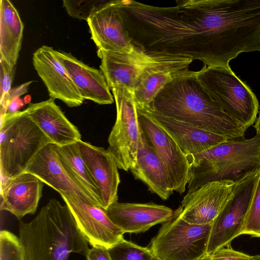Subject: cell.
I'll return each instance as SVG.
<instances>
[{
  "label": "cell",
  "mask_w": 260,
  "mask_h": 260,
  "mask_svg": "<svg viewBox=\"0 0 260 260\" xmlns=\"http://www.w3.org/2000/svg\"><path fill=\"white\" fill-rule=\"evenodd\" d=\"M140 126L151 146L165 165L173 189L181 194L189 179V165L186 155L171 137L145 111L138 109Z\"/></svg>",
  "instance_id": "obj_13"
},
{
  "label": "cell",
  "mask_w": 260,
  "mask_h": 260,
  "mask_svg": "<svg viewBox=\"0 0 260 260\" xmlns=\"http://www.w3.org/2000/svg\"><path fill=\"white\" fill-rule=\"evenodd\" d=\"M54 53L84 100L100 105L113 103V95L101 70L88 66L70 53L55 50Z\"/></svg>",
  "instance_id": "obj_20"
},
{
  "label": "cell",
  "mask_w": 260,
  "mask_h": 260,
  "mask_svg": "<svg viewBox=\"0 0 260 260\" xmlns=\"http://www.w3.org/2000/svg\"><path fill=\"white\" fill-rule=\"evenodd\" d=\"M15 71L16 66H11L0 58V100L11 89Z\"/></svg>",
  "instance_id": "obj_31"
},
{
  "label": "cell",
  "mask_w": 260,
  "mask_h": 260,
  "mask_svg": "<svg viewBox=\"0 0 260 260\" xmlns=\"http://www.w3.org/2000/svg\"><path fill=\"white\" fill-rule=\"evenodd\" d=\"M24 24L9 0L0 1V58L16 66L21 50Z\"/></svg>",
  "instance_id": "obj_25"
},
{
  "label": "cell",
  "mask_w": 260,
  "mask_h": 260,
  "mask_svg": "<svg viewBox=\"0 0 260 260\" xmlns=\"http://www.w3.org/2000/svg\"><path fill=\"white\" fill-rule=\"evenodd\" d=\"M153 260H161V259H158V258L154 257Z\"/></svg>",
  "instance_id": "obj_39"
},
{
  "label": "cell",
  "mask_w": 260,
  "mask_h": 260,
  "mask_svg": "<svg viewBox=\"0 0 260 260\" xmlns=\"http://www.w3.org/2000/svg\"><path fill=\"white\" fill-rule=\"evenodd\" d=\"M149 108L229 139L244 137L248 128L226 114L202 85L196 72L189 70L167 84Z\"/></svg>",
  "instance_id": "obj_2"
},
{
  "label": "cell",
  "mask_w": 260,
  "mask_h": 260,
  "mask_svg": "<svg viewBox=\"0 0 260 260\" xmlns=\"http://www.w3.org/2000/svg\"><path fill=\"white\" fill-rule=\"evenodd\" d=\"M25 109L52 143L64 146L81 140L79 129L67 118L54 99L30 103Z\"/></svg>",
  "instance_id": "obj_21"
},
{
  "label": "cell",
  "mask_w": 260,
  "mask_h": 260,
  "mask_svg": "<svg viewBox=\"0 0 260 260\" xmlns=\"http://www.w3.org/2000/svg\"><path fill=\"white\" fill-rule=\"evenodd\" d=\"M54 50L47 45L37 49L32 55L34 68L46 86L50 98L59 99L70 107H78L84 100L57 58Z\"/></svg>",
  "instance_id": "obj_15"
},
{
  "label": "cell",
  "mask_w": 260,
  "mask_h": 260,
  "mask_svg": "<svg viewBox=\"0 0 260 260\" xmlns=\"http://www.w3.org/2000/svg\"><path fill=\"white\" fill-rule=\"evenodd\" d=\"M52 143L26 109L1 115V180L24 173L37 154Z\"/></svg>",
  "instance_id": "obj_5"
},
{
  "label": "cell",
  "mask_w": 260,
  "mask_h": 260,
  "mask_svg": "<svg viewBox=\"0 0 260 260\" xmlns=\"http://www.w3.org/2000/svg\"><path fill=\"white\" fill-rule=\"evenodd\" d=\"M254 127L255 129L256 135H260V111L259 112L258 117L256 119Z\"/></svg>",
  "instance_id": "obj_36"
},
{
  "label": "cell",
  "mask_w": 260,
  "mask_h": 260,
  "mask_svg": "<svg viewBox=\"0 0 260 260\" xmlns=\"http://www.w3.org/2000/svg\"><path fill=\"white\" fill-rule=\"evenodd\" d=\"M212 224H191L174 211L150 243L154 257L161 260H198L206 254Z\"/></svg>",
  "instance_id": "obj_7"
},
{
  "label": "cell",
  "mask_w": 260,
  "mask_h": 260,
  "mask_svg": "<svg viewBox=\"0 0 260 260\" xmlns=\"http://www.w3.org/2000/svg\"><path fill=\"white\" fill-rule=\"evenodd\" d=\"M43 183L27 172L1 180V210L10 212L19 219L35 214L42 196Z\"/></svg>",
  "instance_id": "obj_18"
},
{
  "label": "cell",
  "mask_w": 260,
  "mask_h": 260,
  "mask_svg": "<svg viewBox=\"0 0 260 260\" xmlns=\"http://www.w3.org/2000/svg\"><path fill=\"white\" fill-rule=\"evenodd\" d=\"M116 107V119L108 139L107 149L118 169L128 171L137 162L141 127L134 91L123 86L111 89Z\"/></svg>",
  "instance_id": "obj_8"
},
{
  "label": "cell",
  "mask_w": 260,
  "mask_h": 260,
  "mask_svg": "<svg viewBox=\"0 0 260 260\" xmlns=\"http://www.w3.org/2000/svg\"><path fill=\"white\" fill-rule=\"evenodd\" d=\"M260 238V170L255 181L250 205L239 236Z\"/></svg>",
  "instance_id": "obj_27"
},
{
  "label": "cell",
  "mask_w": 260,
  "mask_h": 260,
  "mask_svg": "<svg viewBox=\"0 0 260 260\" xmlns=\"http://www.w3.org/2000/svg\"><path fill=\"white\" fill-rule=\"evenodd\" d=\"M130 171L136 179L142 181L151 192L162 200L168 199L173 193L168 169L150 145L141 127L137 162Z\"/></svg>",
  "instance_id": "obj_22"
},
{
  "label": "cell",
  "mask_w": 260,
  "mask_h": 260,
  "mask_svg": "<svg viewBox=\"0 0 260 260\" xmlns=\"http://www.w3.org/2000/svg\"><path fill=\"white\" fill-rule=\"evenodd\" d=\"M106 212L113 222L124 233H140L168 220L174 211L154 204L118 203L111 205Z\"/></svg>",
  "instance_id": "obj_19"
},
{
  "label": "cell",
  "mask_w": 260,
  "mask_h": 260,
  "mask_svg": "<svg viewBox=\"0 0 260 260\" xmlns=\"http://www.w3.org/2000/svg\"><path fill=\"white\" fill-rule=\"evenodd\" d=\"M60 194L78 229L92 247L110 249L124 239V233L113 222L106 210L75 195Z\"/></svg>",
  "instance_id": "obj_11"
},
{
  "label": "cell",
  "mask_w": 260,
  "mask_h": 260,
  "mask_svg": "<svg viewBox=\"0 0 260 260\" xmlns=\"http://www.w3.org/2000/svg\"><path fill=\"white\" fill-rule=\"evenodd\" d=\"M203 36L206 64L229 68L243 52H260V0H184Z\"/></svg>",
  "instance_id": "obj_1"
},
{
  "label": "cell",
  "mask_w": 260,
  "mask_h": 260,
  "mask_svg": "<svg viewBox=\"0 0 260 260\" xmlns=\"http://www.w3.org/2000/svg\"><path fill=\"white\" fill-rule=\"evenodd\" d=\"M211 256L212 260H253L255 257L233 249L230 245L217 250Z\"/></svg>",
  "instance_id": "obj_32"
},
{
  "label": "cell",
  "mask_w": 260,
  "mask_h": 260,
  "mask_svg": "<svg viewBox=\"0 0 260 260\" xmlns=\"http://www.w3.org/2000/svg\"><path fill=\"white\" fill-rule=\"evenodd\" d=\"M112 260H153L150 249L122 240L108 249Z\"/></svg>",
  "instance_id": "obj_28"
},
{
  "label": "cell",
  "mask_w": 260,
  "mask_h": 260,
  "mask_svg": "<svg viewBox=\"0 0 260 260\" xmlns=\"http://www.w3.org/2000/svg\"><path fill=\"white\" fill-rule=\"evenodd\" d=\"M24 103L21 99H17L13 101L9 106L7 113H14L19 111V109L22 108Z\"/></svg>",
  "instance_id": "obj_35"
},
{
  "label": "cell",
  "mask_w": 260,
  "mask_h": 260,
  "mask_svg": "<svg viewBox=\"0 0 260 260\" xmlns=\"http://www.w3.org/2000/svg\"><path fill=\"white\" fill-rule=\"evenodd\" d=\"M100 70L110 89L123 86L134 91L144 72L153 65L167 60L173 55L149 53L138 46L129 53L97 50Z\"/></svg>",
  "instance_id": "obj_10"
},
{
  "label": "cell",
  "mask_w": 260,
  "mask_h": 260,
  "mask_svg": "<svg viewBox=\"0 0 260 260\" xmlns=\"http://www.w3.org/2000/svg\"><path fill=\"white\" fill-rule=\"evenodd\" d=\"M142 110L171 136L186 156L202 152L229 139L163 116L149 108Z\"/></svg>",
  "instance_id": "obj_23"
},
{
  "label": "cell",
  "mask_w": 260,
  "mask_h": 260,
  "mask_svg": "<svg viewBox=\"0 0 260 260\" xmlns=\"http://www.w3.org/2000/svg\"><path fill=\"white\" fill-rule=\"evenodd\" d=\"M235 182L223 180L206 183L187 193L175 211L191 224H212L232 198Z\"/></svg>",
  "instance_id": "obj_12"
},
{
  "label": "cell",
  "mask_w": 260,
  "mask_h": 260,
  "mask_svg": "<svg viewBox=\"0 0 260 260\" xmlns=\"http://www.w3.org/2000/svg\"><path fill=\"white\" fill-rule=\"evenodd\" d=\"M192 61L190 58L175 55L148 68L134 91L138 109L149 108L159 91L180 72L188 70Z\"/></svg>",
  "instance_id": "obj_24"
},
{
  "label": "cell",
  "mask_w": 260,
  "mask_h": 260,
  "mask_svg": "<svg viewBox=\"0 0 260 260\" xmlns=\"http://www.w3.org/2000/svg\"><path fill=\"white\" fill-rule=\"evenodd\" d=\"M196 76L226 114L248 128L254 124L259 108L257 98L231 68L204 65Z\"/></svg>",
  "instance_id": "obj_6"
},
{
  "label": "cell",
  "mask_w": 260,
  "mask_h": 260,
  "mask_svg": "<svg viewBox=\"0 0 260 260\" xmlns=\"http://www.w3.org/2000/svg\"><path fill=\"white\" fill-rule=\"evenodd\" d=\"M260 168L236 181L234 193L214 219L208 237L206 253L230 245L239 236L250 205Z\"/></svg>",
  "instance_id": "obj_9"
},
{
  "label": "cell",
  "mask_w": 260,
  "mask_h": 260,
  "mask_svg": "<svg viewBox=\"0 0 260 260\" xmlns=\"http://www.w3.org/2000/svg\"><path fill=\"white\" fill-rule=\"evenodd\" d=\"M91 39L98 49L131 52L135 47L121 14L118 0L109 1L87 19Z\"/></svg>",
  "instance_id": "obj_14"
},
{
  "label": "cell",
  "mask_w": 260,
  "mask_h": 260,
  "mask_svg": "<svg viewBox=\"0 0 260 260\" xmlns=\"http://www.w3.org/2000/svg\"><path fill=\"white\" fill-rule=\"evenodd\" d=\"M81 155L98 188L102 207L105 210L118 201L120 182L116 162L103 147L80 140L77 142Z\"/></svg>",
  "instance_id": "obj_16"
},
{
  "label": "cell",
  "mask_w": 260,
  "mask_h": 260,
  "mask_svg": "<svg viewBox=\"0 0 260 260\" xmlns=\"http://www.w3.org/2000/svg\"><path fill=\"white\" fill-rule=\"evenodd\" d=\"M24 172L34 175L59 193L75 195L87 203L100 206L69 175L61 164L53 143L47 144L37 154Z\"/></svg>",
  "instance_id": "obj_17"
},
{
  "label": "cell",
  "mask_w": 260,
  "mask_h": 260,
  "mask_svg": "<svg viewBox=\"0 0 260 260\" xmlns=\"http://www.w3.org/2000/svg\"><path fill=\"white\" fill-rule=\"evenodd\" d=\"M32 81L25 82L16 87L11 89L3 99L0 100L1 115L6 114L10 104L21 95L28 92V87Z\"/></svg>",
  "instance_id": "obj_33"
},
{
  "label": "cell",
  "mask_w": 260,
  "mask_h": 260,
  "mask_svg": "<svg viewBox=\"0 0 260 260\" xmlns=\"http://www.w3.org/2000/svg\"><path fill=\"white\" fill-rule=\"evenodd\" d=\"M53 148L69 175L81 188L93 197L102 207L98 188L81 155L77 142L64 146L53 144Z\"/></svg>",
  "instance_id": "obj_26"
},
{
  "label": "cell",
  "mask_w": 260,
  "mask_h": 260,
  "mask_svg": "<svg viewBox=\"0 0 260 260\" xmlns=\"http://www.w3.org/2000/svg\"><path fill=\"white\" fill-rule=\"evenodd\" d=\"M0 260H25L19 237L7 230L0 233Z\"/></svg>",
  "instance_id": "obj_29"
},
{
  "label": "cell",
  "mask_w": 260,
  "mask_h": 260,
  "mask_svg": "<svg viewBox=\"0 0 260 260\" xmlns=\"http://www.w3.org/2000/svg\"><path fill=\"white\" fill-rule=\"evenodd\" d=\"M253 260H260V254L255 255V257Z\"/></svg>",
  "instance_id": "obj_38"
},
{
  "label": "cell",
  "mask_w": 260,
  "mask_h": 260,
  "mask_svg": "<svg viewBox=\"0 0 260 260\" xmlns=\"http://www.w3.org/2000/svg\"><path fill=\"white\" fill-rule=\"evenodd\" d=\"M188 191L211 181L233 182L260 168V135L228 139L208 150L187 156Z\"/></svg>",
  "instance_id": "obj_4"
},
{
  "label": "cell",
  "mask_w": 260,
  "mask_h": 260,
  "mask_svg": "<svg viewBox=\"0 0 260 260\" xmlns=\"http://www.w3.org/2000/svg\"><path fill=\"white\" fill-rule=\"evenodd\" d=\"M85 256L87 260H112L108 249L101 246L89 248Z\"/></svg>",
  "instance_id": "obj_34"
},
{
  "label": "cell",
  "mask_w": 260,
  "mask_h": 260,
  "mask_svg": "<svg viewBox=\"0 0 260 260\" xmlns=\"http://www.w3.org/2000/svg\"><path fill=\"white\" fill-rule=\"evenodd\" d=\"M198 260H212L211 256V255L206 253Z\"/></svg>",
  "instance_id": "obj_37"
},
{
  "label": "cell",
  "mask_w": 260,
  "mask_h": 260,
  "mask_svg": "<svg viewBox=\"0 0 260 260\" xmlns=\"http://www.w3.org/2000/svg\"><path fill=\"white\" fill-rule=\"evenodd\" d=\"M107 1H62L63 7L71 17L87 20L88 18Z\"/></svg>",
  "instance_id": "obj_30"
},
{
  "label": "cell",
  "mask_w": 260,
  "mask_h": 260,
  "mask_svg": "<svg viewBox=\"0 0 260 260\" xmlns=\"http://www.w3.org/2000/svg\"><path fill=\"white\" fill-rule=\"evenodd\" d=\"M25 260H68L72 253L86 255L88 242L68 206L50 199L37 216L19 223Z\"/></svg>",
  "instance_id": "obj_3"
}]
</instances>
